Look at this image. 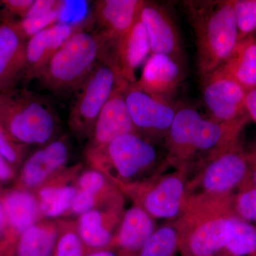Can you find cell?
<instances>
[{
    "mask_svg": "<svg viewBox=\"0 0 256 256\" xmlns=\"http://www.w3.org/2000/svg\"><path fill=\"white\" fill-rule=\"evenodd\" d=\"M86 256H118L111 250H102L90 252Z\"/></svg>",
    "mask_w": 256,
    "mask_h": 256,
    "instance_id": "obj_37",
    "label": "cell"
},
{
    "mask_svg": "<svg viewBox=\"0 0 256 256\" xmlns=\"http://www.w3.org/2000/svg\"><path fill=\"white\" fill-rule=\"evenodd\" d=\"M143 0H98L94 5L97 32L109 48L122 36L139 16Z\"/></svg>",
    "mask_w": 256,
    "mask_h": 256,
    "instance_id": "obj_19",
    "label": "cell"
},
{
    "mask_svg": "<svg viewBox=\"0 0 256 256\" xmlns=\"http://www.w3.org/2000/svg\"><path fill=\"white\" fill-rule=\"evenodd\" d=\"M178 249V236L176 226H164L153 232L138 256H174Z\"/></svg>",
    "mask_w": 256,
    "mask_h": 256,
    "instance_id": "obj_26",
    "label": "cell"
},
{
    "mask_svg": "<svg viewBox=\"0 0 256 256\" xmlns=\"http://www.w3.org/2000/svg\"><path fill=\"white\" fill-rule=\"evenodd\" d=\"M82 164L66 166L34 190L42 218L68 214L77 193L76 180Z\"/></svg>",
    "mask_w": 256,
    "mask_h": 256,
    "instance_id": "obj_16",
    "label": "cell"
},
{
    "mask_svg": "<svg viewBox=\"0 0 256 256\" xmlns=\"http://www.w3.org/2000/svg\"><path fill=\"white\" fill-rule=\"evenodd\" d=\"M23 144L15 142L0 126V156L10 164L18 163L23 153Z\"/></svg>",
    "mask_w": 256,
    "mask_h": 256,
    "instance_id": "obj_32",
    "label": "cell"
},
{
    "mask_svg": "<svg viewBox=\"0 0 256 256\" xmlns=\"http://www.w3.org/2000/svg\"><path fill=\"white\" fill-rule=\"evenodd\" d=\"M250 154L239 142L210 153L204 159L203 168L196 184L202 195L229 197L230 192L246 183L250 176Z\"/></svg>",
    "mask_w": 256,
    "mask_h": 256,
    "instance_id": "obj_8",
    "label": "cell"
},
{
    "mask_svg": "<svg viewBox=\"0 0 256 256\" xmlns=\"http://www.w3.org/2000/svg\"><path fill=\"white\" fill-rule=\"evenodd\" d=\"M58 236L52 256H86V249L79 236L76 222L57 220Z\"/></svg>",
    "mask_w": 256,
    "mask_h": 256,
    "instance_id": "obj_28",
    "label": "cell"
},
{
    "mask_svg": "<svg viewBox=\"0 0 256 256\" xmlns=\"http://www.w3.org/2000/svg\"><path fill=\"white\" fill-rule=\"evenodd\" d=\"M246 108L250 119L256 124V88L246 92Z\"/></svg>",
    "mask_w": 256,
    "mask_h": 256,
    "instance_id": "obj_35",
    "label": "cell"
},
{
    "mask_svg": "<svg viewBox=\"0 0 256 256\" xmlns=\"http://www.w3.org/2000/svg\"><path fill=\"white\" fill-rule=\"evenodd\" d=\"M85 154L92 169L106 175L118 188L137 183L159 160L150 141L137 133L121 136L102 148L86 149Z\"/></svg>",
    "mask_w": 256,
    "mask_h": 256,
    "instance_id": "obj_6",
    "label": "cell"
},
{
    "mask_svg": "<svg viewBox=\"0 0 256 256\" xmlns=\"http://www.w3.org/2000/svg\"><path fill=\"white\" fill-rule=\"evenodd\" d=\"M234 215L228 197L186 198L175 226L182 255L215 256L224 250L233 234Z\"/></svg>",
    "mask_w": 256,
    "mask_h": 256,
    "instance_id": "obj_2",
    "label": "cell"
},
{
    "mask_svg": "<svg viewBox=\"0 0 256 256\" xmlns=\"http://www.w3.org/2000/svg\"><path fill=\"white\" fill-rule=\"evenodd\" d=\"M1 16H0V18H1Z\"/></svg>",
    "mask_w": 256,
    "mask_h": 256,
    "instance_id": "obj_43",
    "label": "cell"
},
{
    "mask_svg": "<svg viewBox=\"0 0 256 256\" xmlns=\"http://www.w3.org/2000/svg\"><path fill=\"white\" fill-rule=\"evenodd\" d=\"M105 52L98 33L79 28L50 60L38 78L42 86L56 96L74 94Z\"/></svg>",
    "mask_w": 256,
    "mask_h": 256,
    "instance_id": "obj_4",
    "label": "cell"
},
{
    "mask_svg": "<svg viewBox=\"0 0 256 256\" xmlns=\"http://www.w3.org/2000/svg\"><path fill=\"white\" fill-rule=\"evenodd\" d=\"M235 216L244 222H256V186H247L237 195L234 204Z\"/></svg>",
    "mask_w": 256,
    "mask_h": 256,
    "instance_id": "obj_31",
    "label": "cell"
},
{
    "mask_svg": "<svg viewBox=\"0 0 256 256\" xmlns=\"http://www.w3.org/2000/svg\"><path fill=\"white\" fill-rule=\"evenodd\" d=\"M252 156H254V158H255V159H256V152H254V153H252Z\"/></svg>",
    "mask_w": 256,
    "mask_h": 256,
    "instance_id": "obj_40",
    "label": "cell"
},
{
    "mask_svg": "<svg viewBox=\"0 0 256 256\" xmlns=\"http://www.w3.org/2000/svg\"><path fill=\"white\" fill-rule=\"evenodd\" d=\"M182 5L194 34L202 80L223 65L238 43L233 0H186Z\"/></svg>",
    "mask_w": 256,
    "mask_h": 256,
    "instance_id": "obj_1",
    "label": "cell"
},
{
    "mask_svg": "<svg viewBox=\"0 0 256 256\" xmlns=\"http://www.w3.org/2000/svg\"><path fill=\"white\" fill-rule=\"evenodd\" d=\"M5 222L4 210H3L2 205L0 203V230L2 228Z\"/></svg>",
    "mask_w": 256,
    "mask_h": 256,
    "instance_id": "obj_39",
    "label": "cell"
},
{
    "mask_svg": "<svg viewBox=\"0 0 256 256\" xmlns=\"http://www.w3.org/2000/svg\"><path fill=\"white\" fill-rule=\"evenodd\" d=\"M250 154V160H252V170H250V176L252 178V183L256 186V159Z\"/></svg>",
    "mask_w": 256,
    "mask_h": 256,
    "instance_id": "obj_38",
    "label": "cell"
},
{
    "mask_svg": "<svg viewBox=\"0 0 256 256\" xmlns=\"http://www.w3.org/2000/svg\"><path fill=\"white\" fill-rule=\"evenodd\" d=\"M218 70L233 79L246 90L256 88V38L254 34L238 42Z\"/></svg>",
    "mask_w": 256,
    "mask_h": 256,
    "instance_id": "obj_23",
    "label": "cell"
},
{
    "mask_svg": "<svg viewBox=\"0 0 256 256\" xmlns=\"http://www.w3.org/2000/svg\"><path fill=\"white\" fill-rule=\"evenodd\" d=\"M10 163L0 156V180L6 181L12 176V170L9 165Z\"/></svg>",
    "mask_w": 256,
    "mask_h": 256,
    "instance_id": "obj_36",
    "label": "cell"
},
{
    "mask_svg": "<svg viewBox=\"0 0 256 256\" xmlns=\"http://www.w3.org/2000/svg\"><path fill=\"white\" fill-rule=\"evenodd\" d=\"M58 236L57 220L42 218L20 235L18 256H52Z\"/></svg>",
    "mask_w": 256,
    "mask_h": 256,
    "instance_id": "obj_25",
    "label": "cell"
},
{
    "mask_svg": "<svg viewBox=\"0 0 256 256\" xmlns=\"http://www.w3.org/2000/svg\"><path fill=\"white\" fill-rule=\"evenodd\" d=\"M139 18L148 33L151 53L168 56L184 66L182 40L169 10L156 2L143 1Z\"/></svg>",
    "mask_w": 256,
    "mask_h": 256,
    "instance_id": "obj_12",
    "label": "cell"
},
{
    "mask_svg": "<svg viewBox=\"0 0 256 256\" xmlns=\"http://www.w3.org/2000/svg\"><path fill=\"white\" fill-rule=\"evenodd\" d=\"M68 148L65 141H52L34 152L22 170L20 182L24 188L35 190L50 176L66 166Z\"/></svg>",
    "mask_w": 256,
    "mask_h": 256,
    "instance_id": "obj_21",
    "label": "cell"
},
{
    "mask_svg": "<svg viewBox=\"0 0 256 256\" xmlns=\"http://www.w3.org/2000/svg\"><path fill=\"white\" fill-rule=\"evenodd\" d=\"M182 170L120 188L152 218H174L181 214L188 186Z\"/></svg>",
    "mask_w": 256,
    "mask_h": 256,
    "instance_id": "obj_9",
    "label": "cell"
},
{
    "mask_svg": "<svg viewBox=\"0 0 256 256\" xmlns=\"http://www.w3.org/2000/svg\"><path fill=\"white\" fill-rule=\"evenodd\" d=\"M238 41L256 31V0H233Z\"/></svg>",
    "mask_w": 256,
    "mask_h": 256,
    "instance_id": "obj_29",
    "label": "cell"
},
{
    "mask_svg": "<svg viewBox=\"0 0 256 256\" xmlns=\"http://www.w3.org/2000/svg\"><path fill=\"white\" fill-rule=\"evenodd\" d=\"M154 230L152 218L134 204L122 215L109 250L117 248L118 256H138Z\"/></svg>",
    "mask_w": 256,
    "mask_h": 256,
    "instance_id": "obj_22",
    "label": "cell"
},
{
    "mask_svg": "<svg viewBox=\"0 0 256 256\" xmlns=\"http://www.w3.org/2000/svg\"><path fill=\"white\" fill-rule=\"evenodd\" d=\"M79 28L78 26L56 23L28 38L24 79L28 82L40 78L57 50Z\"/></svg>",
    "mask_w": 256,
    "mask_h": 256,
    "instance_id": "obj_18",
    "label": "cell"
},
{
    "mask_svg": "<svg viewBox=\"0 0 256 256\" xmlns=\"http://www.w3.org/2000/svg\"><path fill=\"white\" fill-rule=\"evenodd\" d=\"M234 232L224 250L229 256L252 255L256 252V228L233 216Z\"/></svg>",
    "mask_w": 256,
    "mask_h": 256,
    "instance_id": "obj_27",
    "label": "cell"
},
{
    "mask_svg": "<svg viewBox=\"0 0 256 256\" xmlns=\"http://www.w3.org/2000/svg\"><path fill=\"white\" fill-rule=\"evenodd\" d=\"M108 60L119 76L128 84L136 82V72L151 52L149 38L139 16L132 26L107 50Z\"/></svg>",
    "mask_w": 256,
    "mask_h": 256,
    "instance_id": "obj_15",
    "label": "cell"
},
{
    "mask_svg": "<svg viewBox=\"0 0 256 256\" xmlns=\"http://www.w3.org/2000/svg\"><path fill=\"white\" fill-rule=\"evenodd\" d=\"M246 122L226 124L204 118L194 108L178 111L170 128L168 144L176 159L184 166L196 154L210 153L238 142Z\"/></svg>",
    "mask_w": 256,
    "mask_h": 256,
    "instance_id": "obj_5",
    "label": "cell"
},
{
    "mask_svg": "<svg viewBox=\"0 0 256 256\" xmlns=\"http://www.w3.org/2000/svg\"><path fill=\"white\" fill-rule=\"evenodd\" d=\"M28 40L18 20L2 15L0 20V92L16 87L24 77Z\"/></svg>",
    "mask_w": 256,
    "mask_h": 256,
    "instance_id": "obj_13",
    "label": "cell"
},
{
    "mask_svg": "<svg viewBox=\"0 0 256 256\" xmlns=\"http://www.w3.org/2000/svg\"><path fill=\"white\" fill-rule=\"evenodd\" d=\"M254 36L256 37V31L255 32V33L254 34Z\"/></svg>",
    "mask_w": 256,
    "mask_h": 256,
    "instance_id": "obj_41",
    "label": "cell"
},
{
    "mask_svg": "<svg viewBox=\"0 0 256 256\" xmlns=\"http://www.w3.org/2000/svg\"><path fill=\"white\" fill-rule=\"evenodd\" d=\"M62 10V6H60L46 14L18 20V26L24 36L28 40L38 32L56 24L60 18Z\"/></svg>",
    "mask_w": 256,
    "mask_h": 256,
    "instance_id": "obj_30",
    "label": "cell"
},
{
    "mask_svg": "<svg viewBox=\"0 0 256 256\" xmlns=\"http://www.w3.org/2000/svg\"><path fill=\"white\" fill-rule=\"evenodd\" d=\"M184 66L168 56L152 54L133 84L150 95L172 100L185 78Z\"/></svg>",
    "mask_w": 256,
    "mask_h": 256,
    "instance_id": "obj_17",
    "label": "cell"
},
{
    "mask_svg": "<svg viewBox=\"0 0 256 256\" xmlns=\"http://www.w3.org/2000/svg\"><path fill=\"white\" fill-rule=\"evenodd\" d=\"M34 0H1L2 14L8 18H24Z\"/></svg>",
    "mask_w": 256,
    "mask_h": 256,
    "instance_id": "obj_33",
    "label": "cell"
},
{
    "mask_svg": "<svg viewBox=\"0 0 256 256\" xmlns=\"http://www.w3.org/2000/svg\"><path fill=\"white\" fill-rule=\"evenodd\" d=\"M124 97L138 134L152 138L168 136L178 110L172 100L150 95L133 84L126 87Z\"/></svg>",
    "mask_w": 256,
    "mask_h": 256,
    "instance_id": "obj_11",
    "label": "cell"
},
{
    "mask_svg": "<svg viewBox=\"0 0 256 256\" xmlns=\"http://www.w3.org/2000/svg\"><path fill=\"white\" fill-rule=\"evenodd\" d=\"M202 94L210 118L222 124L250 120L246 108V92L220 70L202 79Z\"/></svg>",
    "mask_w": 256,
    "mask_h": 256,
    "instance_id": "obj_10",
    "label": "cell"
},
{
    "mask_svg": "<svg viewBox=\"0 0 256 256\" xmlns=\"http://www.w3.org/2000/svg\"><path fill=\"white\" fill-rule=\"evenodd\" d=\"M2 205L5 220L15 233L20 235L42 218L36 196L30 192H10L4 196Z\"/></svg>",
    "mask_w": 256,
    "mask_h": 256,
    "instance_id": "obj_24",
    "label": "cell"
},
{
    "mask_svg": "<svg viewBox=\"0 0 256 256\" xmlns=\"http://www.w3.org/2000/svg\"><path fill=\"white\" fill-rule=\"evenodd\" d=\"M0 6H1V4H0Z\"/></svg>",
    "mask_w": 256,
    "mask_h": 256,
    "instance_id": "obj_42",
    "label": "cell"
},
{
    "mask_svg": "<svg viewBox=\"0 0 256 256\" xmlns=\"http://www.w3.org/2000/svg\"><path fill=\"white\" fill-rule=\"evenodd\" d=\"M64 2L63 1L58 0H34L24 18L46 14L52 10L63 6Z\"/></svg>",
    "mask_w": 256,
    "mask_h": 256,
    "instance_id": "obj_34",
    "label": "cell"
},
{
    "mask_svg": "<svg viewBox=\"0 0 256 256\" xmlns=\"http://www.w3.org/2000/svg\"><path fill=\"white\" fill-rule=\"evenodd\" d=\"M122 203L116 204L79 216L77 228L87 254L110 249L114 228L122 220Z\"/></svg>",
    "mask_w": 256,
    "mask_h": 256,
    "instance_id": "obj_20",
    "label": "cell"
},
{
    "mask_svg": "<svg viewBox=\"0 0 256 256\" xmlns=\"http://www.w3.org/2000/svg\"><path fill=\"white\" fill-rule=\"evenodd\" d=\"M58 124L52 104L26 88L0 92V126L15 142L46 144L54 136Z\"/></svg>",
    "mask_w": 256,
    "mask_h": 256,
    "instance_id": "obj_3",
    "label": "cell"
},
{
    "mask_svg": "<svg viewBox=\"0 0 256 256\" xmlns=\"http://www.w3.org/2000/svg\"><path fill=\"white\" fill-rule=\"evenodd\" d=\"M122 84L127 82L108 60L102 58L74 92L68 126L79 140L90 139L101 110L114 89Z\"/></svg>",
    "mask_w": 256,
    "mask_h": 256,
    "instance_id": "obj_7",
    "label": "cell"
},
{
    "mask_svg": "<svg viewBox=\"0 0 256 256\" xmlns=\"http://www.w3.org/2000/svg\"><path fill=\"white\" fill-rule=\"evenodd\" d=\"M128 85L120 84L111 94L98 117L86 149L102 148L121 136L137 133L124 97Z\"/></svg>",
    "mask_w": 256,
    "mask_h": 256,
    "instance_id": "obj_14",
    "label": "cell"
}]
</instances>
